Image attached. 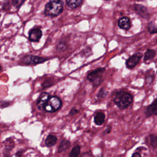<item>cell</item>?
Here are the masks:
<instances>
[{"label":"cell","instance_id":"6da1fadb","mask_svg":"<svg viewBox=\"0 0 157 157\" xmlns=\"http://www.w3.org/2000/svg\"><path fill=\"white\" fill-rule=\"evenodd\" d=\"M113 101L119 109H124L131 104L133 101V96L129 92L121 90L115 93Z\"/></svg>","mask_w":157,"mask_h":157},{"label":"cell","instance_id":"7a4b0ae2","mask_svg":"<svg viewBox=\"0 0 157 157\" xmlns=\"http://www.w3.org/2000/svg\"><path fill=\"white\" fill-rule=\"evenodd\" d=\"M63 11V4L61 1H50L45 6L44 13L48 17H56Z\"/></svg>","mask_w":157,"mask_h":157},{"label":"cell","instance_id":"3957f363","mask_svg":"<svg viewBox=\"0 0 157 157\" xmlns=\"http://www.w3.org/2000/svg\"><path fill=\"white\" fill-rule=\"evenodd\" d=\"M104 71V67L98 68L88 74L87 79L93 83V86H97L102 82V74Z\"/></svg>","mask_w":157,"mask_h":157},{"label":"cell","instance_id":"277c9868","mask_svg":"<svg viewBox=\"0 0 157 157\" xmlns=\"http://www.w3.org/2000/svg\"><path fill=\"white\" fill-rule=\"evenodd\" d=\"M62 106L61 99L56 96H50L47 104L45 106L44 110L47 112H55L60 109Z\"/></svg>","mask_w":157,"mask_h":157},{"label":"cell","instance_id":"5b68a950","mask_svg":"<svg viewBox=\"0 0 157 157\" xmlns=\"http://www.w3.org/2000/svg\"><path fill=\"white\" fill-rule=\"evenodd\" d=\"M47 59H48L47 58H44L39 56L27 55L21 59V63L26 65H35L39 63H44Z\"/></svg>","mask_w":157,"mask_h":157},{"label":"cell","instance_id":"8992f818","mask_svg":"<svg viewBox=\"0 0 157 157\" xmlns=\"http://www.w3.org/2000/svg\"><path fill=\"white\" fill-rule=\"evenodd\" d=\"M142 56V53H137L130 56L126 61V66L128 69H133L140 61Z\"/></svg>","mask_w":157,"mask_h":157},{"label":"cell","instance_id":"52a82bcc","mask_svg":"<svg viewBox=\"0 0 157 157\" xmlns=\"http://www.w3.org/2000/svg\"><path fill=\"white\" fill-rule=\"evenodd\" d=\"M50 98L49 93L47 92H44L39 96L37 101V107L40 110H44L45 105L47 104L48 99Z\"/></svg>","mask_w":157,"mask_h":157},{"label":"cell","instance_id":"ba28073f","mask_svg":"<svg viewBox=\"0 0 157 157\" xmlns=\"http://www.w3.org/2000/svg\"><path fill=\"white\" fill-rule=\"evenodd\" d=\"M42 32L40 29L34 28L31 29L28 33V39L31 42H38L41 38Z\"/></svg>","mask_w":157,"mask_h":157},{"label":"cell","instance_id":"9c48e42d","mask_svg":"<svg viewBox=\"0 0 157 157\" xmlns=\"http://www.w3.org/2000/svg\"><path fill=\"white\" fill-rule=\"evenodd\" d=\"M134 9L135 12L141 17L147 18L149 17V13L147 7L140 4H134Z\"/></svg>","mask_w":157,"mask_h":157},{"label":"cell","instance_id":"30bf717a","mask_svg":"<svg viewBox=\"0 0 157 157\" xmlns=\"http://www.w3.org/2000/svg\"><path fill=\"white\" fill-rule=\"evenodd\" d=\"M118 26L121 29L128 30L131 26L130 19L128 17H123L120 18L118 21Z\"/></svg>","mask_w":157,"mask_h":157},{"label":"cell","instance_id":"8fae6325","mask_svg":"<svg viewBox=\"0 0 157 157\" xmlns=\"http://www.w3.org/2000/svg\"><path fill=\"white\" fill-rule=\"evenodd\" d=\"M145 114L147 117L153 115H157V98L147 107Z\"/></svg>","mask_w":157,"mask_h":157},{"label":"cell","instance_id":"7c38bea8","mask_svg":"<svg viewBox=\"0 0 157 157\" xmlns=\"http://www.w3.org/2000/svg\"><path fill=\"white\" fill-rule=\"evenodd\" d=\"M105 114L103 112H99L94 117V122L96 125H102L105 121Z\"/></svg>","mask_w":157,"mask_h":157},{"label":"cell","instance_id":"4fadbf2b","mask_svg":"<svg viewBox=\"0 0 157 157\" xmlns=\"http://www.w3.org/2000/svg\"><path fill=\"white\" fill-rule=\"evenodd\" d=\"M57 141V137L53 134H49L47 136L45 140V144L48 147H51L55 145Z\"/></svg>","mask_w":157,"mask_h":157},{"label":"cell","instance_id":"5bb4252c","mask_svg":"<svg viewBox=\"0 0 157 157\" xmlns=\"http://www.w3.org/2000/svg\"><path fill=\"white\" fill-rule=\"evenodd\" d=\"M71 146V142L66 139H63L61 140V142L59 144V145L58 147V153H61L62 151L67 150Z\"/></svg>","mask_w":157,"mask_h":157},{"label":"cell","instance_id":"9a60e30c","mask_svg":"<svg viewBox=\"0 0 157 157\" xmlns=\"http://www.w3.org/2000/svg\"><path fill=\"white\" fill-rule=\"evenodd\" d=\"M67 6L71 9H75L79 7L83 2L82 0H67L66 1Z\"/></svg>","mask_w":157,"mask_h":157},{"label":"cell","instance_id":"2e32d148","mask_svg":"<svg viewBox=\"0 0 157 157\" xmlns=\"http://www.w3.org/2000/svg\"><path fill=\"white\" fill-rule=\"evenodd\" d=\"M156 55V52L153 49H147L146 52L145 53L144 57V61H147L148 60L153 59Z\"/></svg>","mask_w":157,"mask_h":157},{"label":"cell","instance_id":"e0dca14e","mask_svg":"<svg viewBox=\"0 0 157 157\" xmlns=\"http://www.w3.org/2000/svg\"><path fill=\"white\" fill-rule=\"evenodd\" d=\"M80 153V145H76L74 148H72L69 157H78Z\"/></svg>","mask_w":157,"mask_h":157},{"label":"cell","instance_id":"ac0fdd59","mask_svg":"<svg viewBox=\"0 0 157 157\" xmlns=\"http://www.w3.org/2000/svg\"><path fill=\"white\" fill-rule=\"evenodd\" d=\"M150 144L153 147H156L157 145V136L155 134H151L148 137Z\"/></svg>","mask_w":157,"mask_h":157},{"label":"cell","instance_id":"d6986e66","mask_svg":"<svg viewBox=\"0 0 157 157\" xmlns=\"http://www.w3.org/2000/svg\"><path fill=\"white\" fill-rule=\"evenodd\" d=\"M148 30L150 33L153 34V33H157V27L156 26L155 24H154L153 22H150L149 23L148 25Z\"/></svg>","mask_w":157,"mask_h":157},{"label":"cell","instance_id":"ffe728a7","mask_svg":"<svg viewBox=\"0 0 157 157\" xmlns=\"http://www.w3.org/2000/svg\"><path fill=\"white\" fill-rule=\"evenodd\" d=\"M12 2L16 8L18 9L21 6L23 3L25 2V1L24 0H13L12 1Z\"/></svg>","mask_w":157,"mask_h":157},{"label":"cell","instance_id":"44dd1931","mask_svg":"<svg viewBox=\"0 0 157 157\" xmlns=\"http://www.w3.org/2000/svg\"><path fill=\"white\" fill-rule=\"evenodd\" d=\"M107 94V91L105 90L104 88H102L99 90L98 94V97L99 98H104Z\"/></svg>","mask_w":157,"mask_h":157},{"label":"cell","instance_id":"7402d4cb","mask_svg":"<svg viewBox=\"0 0 157 157\" xmlns=\"http://www.w3.org/2000/svg\"><path fill=\"white\" fill-rule=\"evenodd\" d=\"M2 9H4V10H8L9 9H10V4L9 1L4 3L3 6H2Z\"/></svg>","mask_w":157,"mask_h":157},{"label":"cell","instance_id":"603a6c76","mask_svg":"<svg viewBox=\"0 0 157 157\" xmlns=\"http://www.w3.org/2000/svg\"><path fill=\"white\" fill-rule=\"evenodd\" d=\"M58 48L59 50H63L66 48V44L64 43V42H60L58 44Z\"/></svg>","mask_w":157,"mask_h":157},{"label":"cell","instance_id":"cb8c5ba5","mask_svg":"<svg viewBox=\"0 0 157 157\" xmlns=\"http://www.w3.org/2000/svg\"><path fill=\"white\" fill-rule=\"evenodd\" d=\"M78 112V110L76 109L75 108H72V109L70 110L69 114H70V115H74L77 113Z\"/></svg>","mask_w":157,"mask_h":157},{"label":"cell","instance_id":"d4e9b609","mask_svg":"<svg viewBox=\"0 0 157 157\" xmlns=\"http://www.w3.org/2000/svg\"><path fill=\"white\" fill-rule=\"evenodd\" d=\"M23 152V150H20V151H18V152H17V153H16V154H15V156H16V157H21Z\"/></svg>","mask_w":157,"mask_h":157},{"label":"cell","instance_id":"484cf974","mask_svg":"<svg viewBox=\"0 0 157 157\" xmlns=\"http://www.w3.org/2000/svg\"><path fill=\"white\" fill-rule=\"evenodd\" d=\"M81 157H92V155H91L90 153L86 152V153H83V154L82 155Z\"/></svg>","mask_w":157,"mask_h":157},{"label":"cell","instance_id":"4316f807","mask_svg":"<svg viewBox=\"0 0 157 157\" xmlns=\"http://www.w3.org/2000/svg\"><path fill=\"white\" fill-rule=\"evenodd\" d=\"M131 157H142L139 153H134Z\"/></svg>","mask_w":157,"mask_h":157},{"label":"cell","instance_id":"83f0119b","mask_svg":"<svg viewBox=\"0 0 157 157\" xmlns=\"http://www.w3.org/2000/svg\"><path fill=\"white\" fill-rule=\"evenodd\" d=\"M110 130H111V128H110V127H109V128H107L105 130V132L107 133V134H109V133H110Z\"/></svg>","mask_w":157,"mask_h":157},{"label":"cell","instance_id":"f1b7e54d","mask_svg":"<svg viewBox=\"0 0 157 157\" xmlns=\"http://www.w3.org/2000/svg\"><path fill=\"white\" fill-rule=\"evenodd\" d=\"M3 157H10V156L7 153H4Z\"/></svg>","mask_w":157,"mask_h":157},{"label":"cell","instance_id":"f546056e","mask_svg":"<svg viewBox=\"0 0 157 157\" xmlns=\"http://www.w3.org/2000/svg\"><path fill=\"white\" fill-rule=\"evenodd\" d=\"M156 42H157V40H156Z\"/></svg>","mask_w":157,"mask_h":157}]
</instances>
